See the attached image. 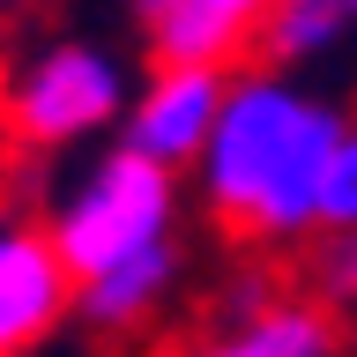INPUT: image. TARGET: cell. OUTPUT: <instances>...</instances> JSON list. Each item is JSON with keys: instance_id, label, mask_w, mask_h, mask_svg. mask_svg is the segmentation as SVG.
I'll use <instances>...</instances> for the list:
<instances>
[{"instance_id": "52a82bcc", "label": "cell", "mask_w": 357, "mask_h": 357, "mask_svg": "<svg viewBox=\"0 0 357 357\" xmlns=\"http://www.w3.org/2000/svg\"><path fill=\"white\" fill-rule=\"evenodd\" d=\"M172 283H178V245L156 238V245H142V253H127V261H112L105 275L75 283V320H82L89 335H105V342L112 335H134L172 298Z\"/></svg>"}, {"instance_id": "7c38bea8", "label": "cell", "mask_w": 357, "mask_h": 357, "mask_svg": "<svg viewBox=\"0 0 357 357\" xmlns=\"http://www.w3.org/2000/svg\"><path fill=\"white\" fill-rule=\"evenodd\" d=\"M52 0H0V22H38Z\"/></svg>"}, {"instance_id": "8992f818", "label": "cell", "mask_w": 357, "mask_h": 357, "mask_svg": "<svg viewBox=\"0 0 357 357\" xmlns=\"http://www.w3.org/2000/svg\"><path fill=\"white\" fill-rule=\"evenodd\" d=\"M275 0H172L149 30V67H231L253 52Z\"/></svg>"}, {"instance_id": "9c48e42d", "label": "cell", "mask_w": 357, "mask_h": 357, "mask_svg": "<svg viewBox=\"0 0 357 357\" xmlns=\"http://www.w3.org/2000/svg\"><path fill=\"white\" fill-rule=\"evenodd\" d=\"M357 30V0H275L253 38L261 67H290V60H320L328 45H342Z\"/></svg>"}, {"instance_id": "7a4b0ae2", "label": "cell", "mask_w": 357, "mask_h": 357, "mask_svg": "<svg viewBox=\"0 0 357 357\" xmlns=\"http://www.w3.org/2000/svg\"><path fill=\"white\" fill-rule=\"evenodd\" d=\"M172 216H178V172L119 142V149H105L89 164V178L45 216V231L60 245L67 275L89 283V275H105L112 261L172 238Z\"/></svg>"}, {"instance_id": "6da1fadb", "label": "cell", "mask_w": 357, "mask_h": 357, "mask_svg": "<svg viewBox=\"0 0 357 357\" xmlns=\"http://www.w3.org/2000/svg\"><path fill=\"white\" fill-rule=\"evenodd\" d=\"M342 112L290 89L275 67L231 82L201 149V201L231 245H290L320 231V186L342 149Z\"/></svg>"}, {"instance_id": "4fadbf2b", "label": "cell", "mask_w": 357, "mask_h": 357, "mask_svg": "<svg viewBox=\"0 0 357 357\" xmlns=\"http://www.w3.org/2000/svg\"><path fill=\"white\" fill-rule=\"evenodd\" d=\"M127 8H134V22H142V38H149L156 22H164V8H172V0H127Z\"/></svg>"}, {"instance_id": "3957f363", "label": "cell", "mask_w": 357, "mask_h": 357, "mask_svg": "<svg viewBox=\"0 0 357 357\" xmlns=\"http://www.w3.org/2000/svg\"><path fill=\"white\" fill-rule=\"evenodd\" d=\"M127 112V75L112 67V52H97L89 38H60L0 89V127L22 149H67L105 134Z\"/></svg>"}, {"instance_id": "ba28073f", "label": "cell", "mask_w": 357, "mask_h": 357, "mask_svg": "<svg viewBox=\"0 0 357 357\" xmlns=\"http://www.w3.org/2000/svg\"><path fill=\"white\" fill-rule=\"evenodd\" d=\"M335 305L312 290H268L253 312H238V328L208 342L201 357H335Z\"/></svg>"}, {"instance_id": "277c9868", "label": "cell", "mask_w": 357, "mask_h": 357, "mask_svg": "<svg viewBox=\"0 0 357 357\" xmlns=\"http://www.w3.org/2000/svg\"><path fill=\"white\" fill-rule=\"evenodd\" d=\"M231 97V67H149L142 97L127 105V149L156 156V164H201L208 134Z\"/></svg>"}, {"instance_id": "8fae6325", "label": "cell", "mask_w": 357, "mask_h": 357, "mask_svg": "<svg viewBox=\"0 0 357 357\" xmlns=\"http://www.w3.org/2000/svg\"><path fill=\"white\" fill-rule=\"evenodd\" d=\"M312 298H328V305H357V231L328 238L312 253Z\"/></svg>"}, {"instance_id": "30bf717a", "label": "cell", "mask_w": 357, "mask_h": 357, "mask_svg": "<svg viewBox=\"0 0 357 357\" xmlns=\"http://www.w3.org/2000/svg\"><path fill=\"white\" fill-rule=\"evenodd\" d=\"M357 231V119L342 127V149L328 164V186H320V231L312 238H342Z\"/></svg>"}, {"instance_id": "5b68a950", "label": "cell", "mask_w": 357, "mask_h": 357, "mask_svg": "<svg viewBox=\"0 0 357 357\" xmlns=\"http://www.w3.org/2000/svg\"><path fill=\"white\" fill-rule=\"evenodd\" d=\"M75 312V275L45 223H0V357H30Z\"/></svg>"}]
</instances>
